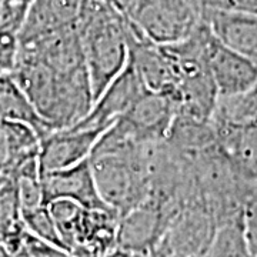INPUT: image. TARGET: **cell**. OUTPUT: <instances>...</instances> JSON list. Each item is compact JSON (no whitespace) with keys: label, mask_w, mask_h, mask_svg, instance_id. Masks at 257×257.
<instances>
[{"label":"cell","mask_w":257,"mask_h":257,"mask_svg":"<svg viewBox=\"0 0 257 257\" xmlns=\"http://www.w3.org/2000/svg\"><path fill=\"white\" fill-rule=\"evenodd\" d=\"M10 74L53 130L76 124L94 103L86 66L56 69L35 56L18 53Z\"/></svg>","instance_id":"1"},{"label":"cell","mask_w":257,"mask_h":257,"mask_svg":"<svg viewBox=\"0 0 257 257\" xmlns=\"http://www.w3.org/2000/svg\"><path fill=\"white\" fill-rule=\"evenodd\" d=\"M79 33L96 100L128 63L127 18L110 3L93 0Z\"/></svg>","instance_id":"2"},{"label":"cell","mask_w":257,"mask_h":257,"mask_svg":"<svg viewBox=\"0 0 257 257\" xmlns=\"http://www.w3.org/2000/svg\"><path fill=\"white\" fill-rule=\"evenodd\" d=\"M64 248L73 257H106L116 250L119 214L110 209H86L70 200L49 203Z\"/></svg>","instance_id":"3"},{"label":"cell","mask_w":257,"mask_h":257,"mask_svg":"<svg viewBox=\"0 0 257 257\" xmlns=\"http://www.w3.org/2000/svg\"><path fill=\"white\" fill-rule=\"evenodd\" d=\"M159 45L179 42L192 35L203 22L199 0H139L127 18Z\"/></svg>","instance_id":"4"},{"label":"cell","mask_w":257,"mask_h":257,"mask_svg":"<svg viewBox=\"0 0 257 257\" xmlns=\"http://www.w3.org/2000/svg\"><path fill=\"white\" fill-rule=\"evenodd\" d=\"M217 221L202 197L184 204L172 219L152 257H206Z\"/></svg>","instance_id":"5"},{"label":"cell","mask_w":257,"mask_h":257,"mask_svg":"<svg viewBox=\"0 0 257 257\" xmlns=\"http://www.w3.org/2000/svg\"><path fill=\"white\" fill-rule=\"evenodd\" d=\"M180 206L149 196L119 219L116 248L130 254L147 256L159 246Z\"/></svg>","instance_id":"6"},{"label":"cell","mask_w":257,"mask_h":257,"mask_svg":"<svg viewBox=\"0 0 257 257\" xmlns=\"http://www.w3.org/2000/svg\"><path fill=\"white\" fill-rule=\"evenodd\" d=\"M93 0H33L19 35V46L79 30Z\"/></svg>","instance_id":"7"},{"label":"cell","mask_w":257,"mask_h":257,"mask_svg":"<svg viewBox=\"0 0 257 257\" xmlns=\"http://www.w3.org/2000/svg\"><path fill=\"white\" fill-rule=\"evenodd\" d=\"M176 114V103L163 93L147 90L114 126L136 142L166 140Z\"/></svg>","instance_id":"8"},{"label":"cell","mask_w":257,"mask_h":257,"mask_svg":"<svg viewBox=\"0 0 257 257\" xmlns=\"http://www.w3.org/2000/svg\"><path fill=\"white\" fill-rule=\"evenodd\" d=\"M147 90L149 89L142 82L136 70L127 63L126 69L94 100L89 113L73 126L82 128L107 130Z\"/></svg>","instance_id":"9"},{"label":"cell","mask_w":257,"mask_h":257,"mask_svg":"<svg viewBox=\"0 0 257 257\" xmlns=\"http://www.w3.org/2000/svg\"><path fill=\"white\" fill-rule=\"evenodd\" d=\"M106 130L103 128H57L40 140V172H56L87 160Z\"/></svg>","instance_id":"10"},{"label":"cell","mask_w":257,"mask_h":257,"mask_svg":"<svg viewBox=\"0 0 257 257\" xmlns=\"http://www.w3.org/2000/svg\"><path fill=\"white\" fill-rule=\"evenodd\" d=\"M206 57L219 97L253 90L257 82L256 64L220 43L210 29L206 40Z\"/></svg>","instance_id":"11"},{"label":"cell","mask_w":257,"mask_h":257,"mask_svg":"<svg viewBox=\"0 0 257 257\" xmlns=\"http://www.w3.org/2000/svg\"><path fill=\"white\" fill-rule=\"evenodd\" d=\"M42 182L46 204L70 200L86 209H109L99 194L89 159L67 169L42 173Z\"/></svg>","instance_id":"12"},{"label":"cell","mask_w":257,"mask_h":257,"mask_svg":"<svg viewBox=\"0 0 257 257\" xmlns=\"http://www.w3.org/2000/svg\"><path fill=\"white\" fill-rule=\"evenodd\" d=\"M203 22L220 43L257 66V13L204 8Z\"/></svg>","instance_id":"13"},{"label":"cell","mask_w":257,"mask_h":257,"mask_svg":"<svg viewBox=\"0 0 257 257\" xmlns=\"http://www.w3.org/2000/svg\"><path fill=\"white\" fill-rule=\"evenodd\" d=\"M40 138L28 124L0 119V177L12 179L30 160L39 159Z\"/></svg>","instance_id":"14"},{"label":"cell","mask_w":257,"mask_h":257,"mask_svg":"<svg viewBox=\"0 0 257 257\" xmlns=\"http://www.w3.org/2000/svg\"><path fill=\"white\" fill-rule=\"evenodd\" d=\"M0 119L28 124L39 135L40 140L53 132V127L40 116L28 94L10 73L0 76Z\"/></svg>","instance_id":"15"},{"label":"cell","mask_w":257,"mask_h":257,"mask_svg":"<svg viewBox=\"0 0 257 257\" xmlns=\"http://www.w3.org/2000/svg\"><path fill=\"white\" fill-rule=\"evenodd\" d=\"M219 146L230 157L240 176L257 184V123L221 139Z\"/></svg>","instance_id":"16"},{"label":"cell","mask_w":257,"mask_h":257,"mask_svg":"<svg viewBox=\"0 0 257 257\" xmlns=\"http://www.w3.org/2000/svg\"><path fill=\"white\" fill-rule=\"evenodd\" d=\"M9 180L16 186L22 213L46 206L39 159L30 160L29 163L22 166L18 173Z\"/></svg>","instance_id":"17"},{"label":"cell","mask_w":257,"mask_h":257,"mask_svg":"<svg viewBox=\"0 0 257 257\" xmlns=\"http://www.w3.org/2000/svg\"><path fill=\"white\" fill-rule=\"evenodd\" d=\"M25 229L16 186L8 179L0 184V243L9 244Z\"/></svg>","instance_id":"18"},{"label":"cell","mask_w":257,"mask_h":257,"mask_svg":"<svg viewBox=\"0 0 257 257\" xmlns=\"http://www.w3.org/2000/svg\"><path fill=\"white\" fill-rule=\"evenodd\" d=\"M12 257H73L63 248L39 239L25 229L16 239L6 244Z\"/></svg>","instance_id":"19"},{"label":"cell","mask_w":257,"mask_h":257,"mask_svg":"<svg viewBox=\"0 0 257 257\" xmlns=\"http://www.w3.org/2000/svg\"><path fill=\"white\" fill-rule=\"evenodd\" d=\"M22 219H23V223H25V227L32 234H35L39 239L45 240L50 244H55L57 247L66 250L63 241H62V237L59 234L57 226H56L55 220H53V216L49 210L47 204L42 206V207H37L35 210L23 211Z\"/></svg>","instance_id":"20"},{"label":"cell","mask_w":257,"mask_h":257,"mask_svg":"<svg viewBox=\"0 0 257 257\" xmlns=\"http://www.w3.org/2000/svg\"><path fill=\"white\" fill-rule=\"evenodd\" d=\"M33 0H3L0 13V28L20 35L22 26Z\"/></svg>","instance_id":"21"},{"label":"cell","mask_w":257,"mask_h":257,"mask_svg":"<svg viewBox=\"0 0 257 257\" xmlns=\"http://www.w3.org/2000/svg\"><path fill=\"white\" fill-rule=\"evenodd\" d=\"M243 223H244L248 248L253 256H257V187L253 196L246 203V207L243 211Z\"/></svg>","instance_id":"22"},{"label":"cell","mask_w":257,"mask_h":257,"mask_svg":"<svg viewBox=\"0 0 257 257\" xmlns=\"http://www.w3.org/2000/svg\"><path fill=\"white\" fill-rule=\"evenodd\" d=\"M203 9H231L257 13V0H200Z\"/></svg>","instance_id":"23"},{"label":"cell","mask_w":257,"mask_h":257,"mask_svg":"<svg viewBox=\"0 0 257 257\" xmlns=\"http://www.w3.org/2000/svg\"><path fill=\"white\" fill-rule=\"evenodd\" d=\"M106 257H147V256H139V254H130L126 251H121V250H113L110 254H107Z\"/></svg>","instance_id":"24"},{"label":"cell","mask_w":257,"mask_h":257,"mask_svg":"<svg viewBox=\"0 0 257 257\" xmlns=\"http://www.w3.org/2000/svg\"><path fill=\"white\" fill-rule=\"evenodd\" d=\"M0 257H12V253L9 251V248L6 247L3 243H0Z\"/></svg>","instance_id":"25"},{"label":"cell","mask_w":257,"mask_h":257,"mask_svg":"<svg viewBox=\"0 0 257 257\" xmlns=\"http://www.w3.org/2000/svg\"><path fill=\"white\" fill-rule=\"evenodd\" d=\"M251 92L254 93V96H256V99H257V82L256 84H254V87H253V90H251Z\"/></svg>","instance_id":"26"},{"label":"cell","mask_w":257,"mask_h":257,"mask_svg":"<svg viewBox=\"0 0 257 257\" xmlns=\"http://www.w3.org/2000/svg\"><path fill=\"white\" fill-rule=\"evenodd\" d=\"M2 74H6V72H5V69L2 67V64H0V76H2Z\"/></svg>","instance_id":"27"},{"label":"cell","mask_w":257,"mask_h":257,"mask_svg":"<svg viewBox=\"0 0 257 257\" xmlns=\"http://www.w3.org/2000/svg\"><path fill=\"white\" fill-rule=\"evenodd\" d=\"M3 182H5V180H3V179H2V177H0V184L3 183Z\"/></svg>","instance_id":"28"},{"label":"cell","mask_w":257,"mask_h":257,"mask_svg":"<svg viewBox=\"0 0 257 257\" xmlns=\"http://www.w3.org/2000/svg\"><path fill=\"white\" fill-rule=\"evenodd\" d=\"M147 257H152V256H150V254H147Z\"/></svg>","instance_id":"29"}]
</instances>
